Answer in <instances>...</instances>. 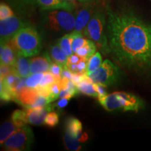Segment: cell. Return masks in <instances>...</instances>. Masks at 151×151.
<instances>
[{"instance_id":"6da1fadb","label":"cell","mask_w":151,"mask_h":151,"mask_svg":"<svg viewBox=\"0 0 151 151\" xmlns=\"http://www.w3.org/2000/svg\"><path fill=\"white\" fill-rule=\"evenodd\" d=\"M106 35L114 61L136 72L151 70V23L132 8L107 1Z\"/></svg>"},{"instance_id":"7a4b0ae2","label":"cell","mask_w":151,"mask_h":151,"mask_svg":"<svg viewBox=\"0 0 151 151\" xmlns=\"http://www.w3.org/2000/svg\"><path fill=\"white\" fill-rule=\"evenodd\" d=\"M75 16L63 9L41 10V22L43 29L52 35L70 33L74 30Z\"/></svg>"},{"instance_id":"3957f363","label":"cell","mask_w":151,"mask_h":151,"mask_svg":"<svg viewBox=\"0 0 151 151\" xmlns=\"http://www.w3.org/2000/svg\"><path fill=\"white\" fill-rule=\"evenodd\" d=\"M18 55L30 58L39 54L41 37L35 26L29 24L19 30L8 42Z\"/></svg>"},{"instance_id":"277c9868","label":"cell","mask_w":151,"mask_h":151,"mask_svg":"<svg viewBox=\"0 0 151 151\" xmlns=\"http://www.w3.org/2000/svg\"><path fill=\"white\" fill-rule=\"evenodd\" d=\"M106 22V8L97 6L85 29L83 35L87 39L93 41L103 54L109 55Z\"/></svg>"},{"instance_id":"5b68a950","label":"cell","mask_w":151,"mask_h":151,"mask_svg":"<svg viewBox=\"0 0 151 151\" xmlns=\"http://www.w3.org/2000/svg\"><path fill=\"white\" fill-rule=\"evenodd\" d=\"M98 100L105 110L111 112L134 111L137 113L144 107V103L141 98L124 92H114Z\"/></svg>"},{"instance_id":"8992f818","label":"cell","mask_w":151,"mask_h":151,"mask_svg":"<svg viewBox=\"0 0 151 151\" xmlns=\"http://www.w3.org/2000/svg\"><path fill=\"white\" fill-rule=\"evenodd\" d=\"M35 137L31 128L27 124L18 128L10 137L1 145L4 150L26 151L29 150L32 146Z\"/></svg>"},{"instance_id":"52a82bcc","label":"cell","mask_w":151,"mask_h":151,"mask_svg":"<svg viewBox=\"0 0 151 151\" xmlns=\"http://www.w3.org/2000/svg\"><path fill=\"white\" fill-rule=\"evenodd\" d=\"M93 83L106 87L111 86L118 82L121 76V71L118 65L110 60H105L97 70L88 74Z\"/></svg>"},{"instance_id":"ba28073f","label":"cell","mask_w":151,"mask_h":151,"mask_svg":"<svg viewBox=\"0 0 151 151\" xmlns=\"http://www.w3.org/2000/svg\"><path fill=\"white\" fill-rule=\"evenodd\" d=\"M31 24L22 16H14L0 20V39L1 43H8L19 30Z\"/></svg>"},{"instance_id":"9c48e42d","label":"cell","mask_w":151,"mask_h":151,"mask_svg":"<svg viewBox=\"0 0 151 151\" xmlns=\"http://www.w3.org/2000/svg\"><path fill=\"white\" fill-rule=\"evenodd\" d=\"M96 1L97 0H90L78 4L75 10L76 20L74 31L83 35L88 22L97 7L96 5Z\"/></svg>"},{"instance_id":"30bf717a","label":"cell","mask_w":151,"mask_h":151,"mask_svg":"<svg viewBox=\"0 0 151 151\" xmlns=\"http://www.w3.org/2000/svg\"><path fill=\"white\" fill-rule=\"evenodd\" d=\"M65 132L70 137L84 143L88 139V134L83 131L82 123L74 117H69L65 121Z\"/></svg>"},{"instance_id":"8fae6325","label":"cell","mask_w":151,"mask_h":151,"mask_svg":"<svg viewBox=\"0 0 151 151\" xmlns=\"http://www.w3.org/2000/svg\"><path fill=\"white\" fill-rule=\"evenodd\" d=\"M20 16H30L38 6L37 0H4Z\"/></svg>"},{"instance_id":"7c38bea8","label":"cell","mask_w":151,"mask_h":151,"mask_svg":"<svg viewBox=\"0 0 151 151\" xmlns=\"http://www.w3.org/2000/svg\"><path fill=\"white\" fill-rule=\"evenodd\" d=\"M37 4L41 10L63 9L73 12L77 7L75 4L66 0H37Z\"/></svg>"},{"instance_id":"4fadbf2b","label":"cell","mask_w":151,"mask_h":151,"mask_svg":"<svg viewBox=\"0 0 151 151\" xmlns=\"http://www.w3.org/2000/svg\"><path fill=\"white\" fill-rule=\"evenodd\" d=\"M51 65V60L46 52L43 56L35 57L30 59V71L32 74L46 72L50 70Z\"/></svg>"},{"instance_id":"5bb4252c","label":"cell","mask_w":151,"mask_h":151,"mask_svg":"<svg viewBox=\"0 0 151 151\" xmlns=\"http://www.w3.org/2000/svg\"><path fill=\"white\" fill-rule=\"evenodd\" d=\"M27 113V122L32 125H40L44 123V120L48 113L46 107L24 109Z\"/></svg>"},{"instance_id":"9a60e30c","label":"cell","mask_w":151,"mask_h":151,"mask_svg":"<svg viewBox=\"0 0 151 151\" xmlns=\"http://www.w3.org/2000/svg\"><path fill=\"white\" fill-rule=\"evenodd\" d=\"M0 58L1 65L14 66L18 54L14 48L9 43H1L0 46Z\"/></svg>"},{"instance_id":"2e32d148","label":"cell","mask_w":151,"mask_h":151,"mask_svg":"<svg viewBox=\"0 0 151 151\" xmlns=\"http://www.w3.org/2000/svg\"><path fill=\"white\" fill-rule=\"evenodd\" d=\"M13 72L20 78H27L31 74L30 71V60L26 57L18 55L14 65L12 66Z\"/></svg>"},{"instance_id":"e0dca14e","label":"cell","mask_w":151,"mask_h":151,"mask_svg":"<svg viewBox=\"0 0 151 151\" xmlns=\"http://www.w3.org/2000/svg\"><path fill=\"white\" fill-rule=\"evenodd\" d=\"M18 128H20V127L17 125L11 118L6 120L4 122L1 124V127H0V143H1V146Z\"/></svg>"},{"instance_id":"ac0fdd59","label":"cell","mask_w":151,"mask_h":151,"mask_svg":"<svg viewBox=\"0 0 151 151\" xmlns=\"http://www.w3.org/2000/svg\"><path fill=\"white\" fill-rule=\"evenodd\" d=\"M50 55L54 62L61 65L63 69H67L68 56L58 44L52 45L50 48Z\"/></svg>"},{"instance_id":"d6986e66","label":"cell","mask_w":151,"mask_h":151,"mask_svg":"<svg viewBox=\"0 0 151 151\" xmlns=\"http://www.w3.org/2000/svg\"><path fill=\"white\" fill-rule=\"evenodd\" d=\"M79 92L85 95L90 96V97H98V93L94 89V84L92 81L87 75L83 80L79 83L78 86Z\"/></svg>"},{"instance_id":"ffe728a7","label":"cell","mask_w":151,"mask_h":151,"mask_svg":"<svg viewBox=\"0 0 151 151\" xmlns=\"http://www.w3.org/2000/svg\"><path fill=\"white\" fill-rule=\"evenodd\" d=\"M71 42H72V39H71V32L65 34L60 37L58 41H57V44L59 46L62 50L65 52V53L68 57L73 54L72 50V47H71Z\"/></svg>"},{"instance_id":"44dd1931","label":"cell","mask_w":151,"mask_h":151,"mask_svg":"<svg viewBox=\"0 0 151 151\" xmlns=\"http://www.w3.org/2000/svg\"><path fill=\"white\" fill-rule=\"evenodd\" d=\"M71 39H72V42H71L72 50L73 53H76L78 49L86 46L88 43V39L85 38L84 35L82 33L76 32L74 30L71 32Z\"/></svg>"},{"instance_id":"7402d4cb","label":"cell","mask_w":151,"mask_h":151,"mask_svg":"<svg viewBox=\"0 0 151 151\" xmlns=\"http://www.w3.org/2000/svg\"><path fill=\"white\" fill-rule=\"evenodd\" d=\"M101 64H102V56L99 52H96L87 61V75L97 70Z\"/></svg>"},{"instance_id":"603a6c76","label":"cell","mask_w":151,"mask_h":151,"mask_svg":"<svg viewBox=\"0 0 151 151\" xmlns=\"http://www.w3.org/2000/svg\"><path fill=\"white\" fill-rule=\"evenodd\" d=\"M81 143L82 142H81L78 139L72 138L69 134L65 133V135H64V144H65L66 148L67 150L73 151H78L81 150L82 145H81Z\"/></svg>"},{"instance_id":"cb8c5ba5","label":"cell","mask_w":151,"mask_h":151,"mask_svg":"<svg viewBox=\"0 0 151 151\" xmlns=\"http://www.w3.org/2000/svg\"><path fill=\"white\" fill-rule=\"evenodd\" d=\"M11 118L14 120V122L19 127L27 124V113H26L25 110H16L11 115Z\"/></svg>"},{"instance_id":"d4e9b609","label":"cell","mask_w":151,"mask_h":151,"mask_svg":"<svg viewBox=\"0 0 151 151\" xmlns=\"http://www.w3.org/2000/svg\"><path fill=\"white\" fill-rule=\"evenodd\" d=\"M43 76V73H33L26 79V86L31 88H37L40 84Z\"/></svg>"},{"instance_id":"484cf974","label":"cell","mask_w":151,"mask_h":151,"mask_svg":"<svg viewBox=\"0 0 151 151\" xmlns=\"http://www.w3.org/2000/svg\"><path fill=\"white\" fill-rule=\"evenodd\" d=\"M59 123V114L55 111L49 112L44 120L43 124L49 127H54Z\"/></svg>"},{"instance_id":"4316f807","label":"cell","mask_w":151,"mask_h":151,"mask_svg":"<svg viewBox=\"0 0 151 151\" xmlns=\"http://www.w3.org/2000/svg\"><path fill=\"white\" fill-rule=\"evenodd\" d=\"M12 7L9 4L1 2L0 4V20H4L14 16L15 14L12 10Z\"/></svg>"},{"instance_id":"83f0119b","label":"cell","mask_w":151,"mask_h":151,"mask_svg":"<svg viewBox=\"0 0 151 151\" xmlns=\"http://www.w3.org/2000/svg\"><path fill=\"white\" fill-rule=\"evenodd\" d=\"M60 90H61V86L60 84V81L53 83L50 86V94L48 96V99L50 102H52L58 98H59Z\"/></svg>"},{"instance_id":"f1b7e54d","label":"cell","mask_w":151,"mask_h":151,"mask_svg":"<svg viewBox=\"0 0 151 151\" xmlns=\"http://www.w3.org/2000/svg\"><path fill=\"white\" fill-rule=\"evenodd\" d=\"M63 69V67H62L61 65H58L56 62H53V63H52L51 66H50L49 71L51 72L55 76L57 77V78H61V75Z\"/></svg>"},{"instance_id":"f546056e","label":"cell","mask_w":151,"mask_h":151,"mask_svg":"<svg viewBox=\"0 0 151 151\" xmlns=\"http://www.w3.org/2000/svg\"><path fill=\"white\" fill-rule=\"evenodd\" d=\"M94 89L98 93V99H101L106 97L107 95V91L106 90V86H102V85L96 83H93Z\"/></svg>"},{"instance_id":"4dcf8cb0","label":"cell","mask_w":151,"mask_h":151,"mask_svg":"<svg viewBox=\"0 0 151 151\" xmlns=\"http://www.w3.org/2000/svg\"><path fill=\"white\" fill-rule=\"evenodd\" d=\"M76 54L78 55L81 58V60H83L85 61H88L89 60V55H88V50L86 46L83 47H81L79 49L77 50V51L76 52Z\"/></svg>"},{"instance_id":"1f68e13d","label":"cell","mask_w":151,"mask_h":151,"mask_svg":"<svg viewBox=\"0 0 151 151\" xmlns=\"http://www.w3.org/2000/svg\"><path fill=\"white\" fill-rule=\"evenodd\" d=\"M13 72L12 67L9 65H1L0 67V76H1V79H4L8 76L9 73Z\"/></svg>"},{"instance_id":"d6a6232c","label":"cell","mask_w":151,"mask_h":151,"mask_svg":"<svg viewBox=\"0 0 151 151\" xmlns=\"http://www.w3.org/2000/svg\"><path fill=\"white\" fill-rule=\"evenodd\" d=\"M81 60V58L76 54H72L71 55L68 57L67 65L68 64H78Z\"/></svg>"},{"instance_id":"836d02e7","label":"cell","mask_w":151,"mask_h":151,"mask_svg":"<svg viewBox=\"0 0 151 151\" xmlns=\"http://www.w3.org/2000/svg\"><path fill=\"white\" fill-rule=\"evenodd\" d=\"M69 99L67 98H60L59 101L57 102L55 106L58 107V109H61L66 107L68 104V102H69Z\"/></svg>"},{"instance_id":"e575fe53","label":"cell","mask_w":151,"mask_h":151,"mask_svg":"<svg viewBox=\"0 0 151 151\" xmlns=\"http://www.w3.org/2000/svg\"><path fill=\"white\" fill-rule=\"evenodd\" d=\"M78 73H86L87 69V62L83 60H81L78 63Z\"/></svg>"},{"instance_id":"d590c367","label":"cell","mask_w":151,"mask_h":151,"mask_svg":"<svg viewBox=\"0 0 151 151\" xmlns=\"http://www.w3.org/2000/svg\"><path fill=\"white\" fill-rule=\"evenodd\" d=\"M73 73L71 72L70 70H69L68 69H65L62 71V75H61V78H68L69 80H71Z\"/></svg>"},{"instance_id":"8d00e7d4","label":"cell","mask_w":151,"mask_h":151,"mask_svg":"<svg viewBox=\"0 0 151 151\" xmlns=\"http://www.w3.org/2000/svg\"><path fill=\"white\" fill-rule=\"evenodd\" d=\"M67 69L73 73H78V64H68Z\"/></svg>"},{"instance_id":"74e56055","label":"cell","mask_w":151,"mask_h":151,"mask_svg":"<svg viewBox=\"0 0 151 151\" xmlns=\"http://www.w3.org/2000/svg\"><path fill=\"white\" fill-rule=\"evenodd\" d=\"M66 1H69V2H71V3L75 4H76V5H77V6L78 5V4H79V3L81 2V0H66Z\"/></svg>"},{"instance_id":"f35d334b","label":"cell","mask_w":151,"mask_h":151,"mask_svg":"<svg viewBox=\"0 0 151 151\" xmlns=\"http://www.w3.org/2000/svg\"><path fill=\"white\" fill-rule=\"evenodd\" d=\"M81 2H83V1H90V0H81Z\"/></svg>"}]
</instances>
